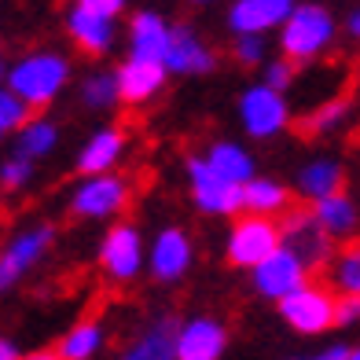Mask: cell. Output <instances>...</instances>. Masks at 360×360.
Listing matches in <instances>:
<instances>
[{"label": "cell", "mask_w": 360, "mask_h": 360, "mask_svg": "<svg viewBox=\"0 0 360 360\" xmlns=\"http://www.w3.org/2000/svg\"><path fill=\"white\" fill-rule=\"evenodd\" d=\"M8 85L22 96L30 107H48L70 81V63L59 52H26L8 67Z\"/></svg>", "instance_id": "6da1fadb"}, {"label": "cell", "mask_w": 360, "mask_h": 360, "mask_svg": "<svg viewBox=\"0 0 360 360\" xmlns=\"http://www.w3.org/2000/svg\"><path fill=\"white\" fill-rule=\"evenodd\" d=\"M335 15L320 4H294L280 22V52L294 63H309L335 41Z\"/></svg>", "instance_id": "7a4b0ae2"}, {"label": "cell", "mask_w": 360, "mask_h": 360, "mask_svg": "<svg viewBox=\"0 0 360 360\" xmlns=\"http://www.w3.org/2000/svg\"><path fill=\"white\" fill-rule=\"evenodd\" d=\"M280 247H283V224L269 214H250L247 210V217H239L228 232L224 257L232 269H254Z\"/></svg>", "instance_id": "3957f363"}, {"label": "cell", "mask_w": 360, "mask_h": 360, "mask_svg": "<svg viewBox=\"0 0 360 360\" xmlns=\"http://www.w3.org/2000/svg\"><path fill=\"white\" fill-rule=\"evenodd\" d=\"M188 188H191L195 206L210 217H239L247 210V202H243V184L217 173L206 162V155L188 158Z\"/></svg>", "instance_id": "277c9868"}, {"label": "cell", "mask_w": 360, "mask_h": 360, "mask_svg": "<svg viewBox=\"0 0 360 360\" xmlns=\"http://www.w3.org/2000/svg\"><path fill=\"white\" fill-rule=\"evenodd\" d=\"M239 122H243V133L247 136L272 140L290 125V107H287L280 89L257 81V85L243 89V96H239Z\"/></svg>", "instance_id": "5b68a950"}, {"label": "cell", "mask_w": 360, "mask_h": 360, "mask_svg": "<svg viewBox=\"0 0 360 360\" xmlns=\"http://www.w3.org/2000/svg\"><path fill=\"white\" fill-rule=\"evenodd\" d=\"M276 305H280V316L287 320V327L298 335H323L327 327H335V294L327 287L302 283Z\"/></svg>", "instance_id": "8992f818"}, {"label": "cell", "mask_w": 360, "mask_h": 360, "mask_svg": "<svg viewBox=\"0 0 360 360\" xmlns=\"http://www.w3.org/2000/svg\"><path fill=\"white\" fill-rule=\"evenodd\" d=\"M52 239H56L52 224H30L0 247V294L11 290L30 269L37 265V261L48 254V247H52Z\"/></svg>", "instance_id": "52a82bcc"}, {"label": "cell", "mask_w": 360, "mask_h": 360, "mask_svg": "<svg viewBox=\"0 0 360 360\" xmlns=\"http://www.w3.org/2000/svg\"><path fill=\"white\" fill-rule=\"evenodd\" d=\"M100 269L110 276L114 283H133L136 276L147 269L143 239L136 224H114L100 243Z\"/></svg>", "instance_id": "ba28073f"}, {"label": "cell", "mask_w": 360, "mask_h": 360, "mask_svg": "<svg viewBox=\"0 0 360 360\" xmlns=\"http://www.w3.org/2000/svg\"><path fill=\"white\" fill-rule=\"evenodd\" d=\"M125 202H129V184L122 176H110V173L85 176L70 195L74 217H85V221H103V217L122 214Z\"/></svg>", "instance_id": "9c48e42d"}, {"label": "cell", "mask_w": 360, "mask_h": 360, "mask_svg": "<svg viewBox=\"0 0 360 360\" xmlns=\"http://www.w3.org/2000/svg\"><path fill=\"white\" fill-rule=\"evenodd\" d=\"M250 276H254V290L261 294V298L280 302V298L298 290L302 283H309V265L290 247H280V250H272L265 261H261V265H254Z\"/></svg>", "instance_id": "30bf717a"}, {"label": "cell", "mask_w": 360, "mask_h": 360, "mask_svg": "<svg viewBox=\"0 0 360 360\" xmlns=\"http://www.w3.org/2000/svg\"><path fill=\"white\" fill-rule=\"evenodd\" d=\"M191 257H195V247H191V236L184 228H162L151 243V257H147V269L158 283H176L184 280L188 269H191Z\"/></svg>", "instance_id": "8fae6325"}, {"label": "cell", "mask_w": 360, "mask_h": 360, "mask_svg": "<svg viewBox=\"0 0 360 360\" xmlns=\"http://www.w3.org/2000/svg\"><path fill=\"white\" fill-rule=\"evenodd\" d=\"M228 331L217 316H191L176 327V360H221Z\"/></svg>", "instance_id": "7c38bea8"}, {"label": "cell", "mask_w": 360, "mask_h": 360, "mask_svg": "<svg viewBox=\"0 0 360 360\" xmlns=\"http://www.w3.org/2000/svg\"><path fill=\"white\" fill-rule=\"evenodd\" d=\"M283 247H290L309 269H316L331 257V236L323 232L313 210H298V214H287L283 221Z\"/></svg>", "instance_id": "4fadbf2b"}, {"label": "cell", "mask_w": 360, "mask_h": 360, "mask_svg": "<svg viewBox=\"0 0 360 360\" xmlns=\"http://www.w3.org/2000/svg\"><path fill=\"white\" fill-rule=\"evenodd\" d=\"M166 77L169 67L162 59H140V56H129L118 70V92H122V103H151L155 96L166 89Z\"/></svg>", "instance_id": "5bb4252c"}, {"label": "cell", "mask_w": 360, "mask_h": 360, "mask_svg": "<svg viewBox=\"0 0 360 360\" xmlns=\"http://www.w3.org/2000/svg\"><path fill=\"white\" fill-rule=\"evenodd\" d=\"M166 67H169V74H180V77H199L217 67V56H214V48L195 34V26L180 22V26H173Z\"/></svg>", "instance_id": "9a60e30c"}, {"label": "cell", "mask_w": 360, "mask_h": 360, "mask_svg": "<svg viewBox=\"0 0 360 360\" xmlns=\"http://www.w3.org/2000/svg\"><path fill=\"white\" fill-rule=\"evenodd\" d=\"M298 0H236L228 8V30L232 34H265L280 30V22L290 15Z\"/></svg>", "instance_id": "2e32d148"}, {"label": "cell", "mask_w": 360, "mask_h": 360, "mask_svg": "<svg viewBox=\"0 0 360 360\" xmlns=\"http://www.w3.org/2000/svg\"><path fill=\"white\" fill-rule=\"evenodd\" d=\"M67 34H70V41L81 48V52L107 56L114 48V19H110V15L92 11V8L74 4L67 11Z\"/></svg>", "instance_id": "e0dca14e"}, {"label": "cell", "mask_w": 360, "mask_h": 360, "mask_svg": "<svg viewBox=\"0 0 360 360\" xmlns=\"http://www.w3.org/2000/svg\"><path fill=\"white\" fill-rule=\"evenodd\" d=\"M169 37H173V26L162 19L158 11H136L133 19H129V56L166 63Z\"/></svg>", "instance_id": "ac0fdd59"}, {"label": "cell", "mask_w": 360, "mask_h": 360, "mask_svg": "<svg viewBox=\"0 0 360 360\" xmlns=\"http://www.w3.org/2000/svg\"><path fill=\"white\" fill-rule=\"evenodd\" d=\"M125 155V133L122 129H96V133L85 140V147H81L77 155V173L81 176H92V173H110L114 166H118V158Z\"/></svg>", "instance_id": "d6986e66"}, {"label": "cell", "mask_w": 360, "mask_h": 360, "mask_svg": "<svg viewBox=\"0 0 360 360\" xmlns=\"http://www.w3.org/2000/svg\"><path fill=\"white\" fill-rule=\"evenodd\" d=\"M176 320L158 316L155 323L143 327V335L129 346L122 356L125 360H176Z\"/></svg>", "instance_id": "ffe728a7"}, {"label": "cell", "mask_w": 360, "mask_h": 360, "mask_svg": "<svg viewBox=\"0 0 360 360\" xmlns=\"http://www.w3.org/2000/svg\"><path fill=\"white\" fill-rule=\"evenodd\" d=\"M294 188H298V195H305L309 202H316L323 195H335V191L346 188V173H342V166L335 158H313L298 169Z\"/></svg>", "instance_id": "44dd1931"}, {"label": "cell", "mask_w": 360, "mask_h": 360, "mask_svg": "<svg viewBox=\"0 0 360 360\" xmlns=\"http://www.w3.org/2000/svg\"><path fill=\"white\" fill-rule=\"evenodd\" d=\"M313 214L316 221L323 224V232L331 236V239H346L356 232V224H360V210L356 202L349 199L346 191H335V195H323V199L313 202Z\"/></svg>", "instance_id": "7402d4cb"}, {"label": "cell", "mask_w": 360, "mask_h": 360, "mask_svg": "<svg viewBox=\"0 0 360 360\" xmlns=\"http://www.w3.org/2000/svg\"><path fill=\"white\" fill-rule=\"evenodd\" d=\"M243 202H247L250 214H287V206H290V191L280 184V180H272V176H250L247 184H243Z\"/></svg>", "instance_id": "603a6c76"}, {"label": "cell", "mask_w": 360, "mask_h": 360, "mask_svg": "<svg viewBox=\"0 0 360 360\" xmlns=\"http://www.w3.org/2000/svg\"><path fill=\"white\" fill-rule=\"evenodd\" d=\"M206 162H210L217 173H224L228 180H239V184H247V180L257 173V169H254V155L247 151V147L232 143V140H217V143L206 151Z\"/></svg>", "instance_id": "cb8c5ba5"}, {"label": "cell", "mask_w": 360, "mask_h": 360, "mask_svg": "<svg viewBox=\"0 0 360 360\" xmlns=\"http://www.w3.org/2000/svg\"><path fill=\"white\" fill-rule=\"evenodd\" d=\"M56 143H59V129H56V122H44V118H30L19 133H15V151L34 158V162L52 155Z\"/></svg>", "instance_id": "d4e9b609"}, {"label": "cell", "mask_w": 360, "mask_h": 360, "mask_svg": "<svg viewBox=\"0 0 360 360\" xmlns=\"http://www.w3.org/2000/svg\"><path fill=\"white\" fill-rule=\"evenodd\" d=\"M103 349V327L96 320H81L74 323L59 342V356L63 360H89Z\"/></svg>", "instance_id": "484cf974"}, {"label": "cell", "mask_w": 360, "mask_h": 360, "mask_svg": "<svg viewBox=\"0 0 360 360\" xmlns=\"http://www.w3.org/2000/svg\"><path fill=\"white\" fill-rule=\"evenodd\" d=\"M122 100L118 92V70H92L81 81V103L92 110H107Z\"/></svg>", "instance_id": "4316f807"}, {"label": "cell", "mask_w": 360, "mask_h": 360, "mask_svg": "<svg viewBox=\"0 0 360 360\" xmlns=\"http://www.w3.org/2000/svg\"><path fill=\"white\" fill-rule=\"evenodd\" d=\"M349 118V100L346 96H335V100H327V103H320L309 118L302 122V129L309 136H327V133H335V129Z\"/></svg>", "instance_id": "83f0119b"}, {"label": "cell", "mask_w": 360, "mask_h": 360, "mask_svg": "<svg viewBox=\"0 0 360 360\" xmlns=\"http://www.w3.org/2000/svg\"><path fill=\"white\" fill-rule=\"evenodd\" d=\"M327 280H331V290H338V294H360V247L342 250L331 261Z\"/></svg>", "instance_id": "f1b7e54d"}, {"label": "cell", "mask_w": 360, "mask_h": 360, "mask_svg": "<svg viewBox=\"0 0 360 360\" xmlns=\"http://www.w3.org/2000/svg\"><path fill=\"white\" fill-rule=\"evenodd\" d=\"M30 110H34V107H30L11 85L0 89V136L19 133V129L30 122Z\"/></svg>", "instance_id": "f546056e"}, {"label": "cell", "mask_w": 360, "mask_h": 360, "mask_svg": "<svg viewBox=\"0 0 360 360\" xmlns=\"http://www.w3.org/2000/svg\"><path fill=\"white\" fill-rule=\"evenodd\" d=\"M30 176H34V158H26L19 151H11L4 162H0V188L4 191H19L30 184Z\"/></svg>", "instance_id": "4dcf8cb0"}, {"label": "cell", "mask_w": 360, "mask_h": 360, "mask_svg": "<svg viewBox=\"0 0 360 360\" xmlns=\"http://www.w3.org/2000/svg\"><path fill=\"white\" fill-rule=\"evenodd\" d=\"M232 56L243 63V67H257V63L265 59V34H236Z\"/></svg>", "instance_id": "1f68e13d"}, {"label": "cell", "mask_w": 360, "mask_h": 360, "mask_svg": "<svg viewBox=\"0 0 360 360\" xmlns=\"http://www.w3.org/2000/svg\"><path fill=\"white\" fill-rule=\"evenodd\" d=\"M261 81L265 85H272V89H290V81H294V59H269L265 63V70H261Z\"/></svg>", "instance_id": "d6a6232c"}, {"label": "cell", "mask_w": 360, "mask_h": 360, "mask_svg": "<svg viewBox=\"0 0 360 360\" xmlns=\"http://www.w3.org/2000/svg\"><path fill=\"white\" fill-rule=\"evenodd\" d=\"M360 323V294H338L335 298V327Z\"/></svg>", "instance_id": "836d02e7"}, {"label": "cell", "mask_w": 360, "mask_h": 360, "mask_svg": "<svg viewBox=\"0 0 360 360\" xmlns=\"http://www.w3.org/2000/svg\"><path fill=\"white\" fill-rule=\"evenodd\" d=\"M74 4H81V8H92V11H100V15H110V19H118V15L125 11L129 0H74Z\"/></svg>", "instance_id": "e575fe53"}, {"label": "cell", "mask_w": 360, "mask_h": 360, "mask_svg": "<svg viewBox=\"0 0 360 360\" xmlns=\"http://www.w3.org/2000/svg\"><path fill=\"white\" fill-rule=\"evenodd\" d=\"M0 360H19V346L11 338H0Z\"/></svg>", "instance_id": "d590c367"}, {"label": "cell", "mask_w": 360, "mask_h": 360, "mask_svg": "<svg viewBox=\"0 0 360 360\" xmlns=\"http://www.w3.org/2000/svg\"><path fill=\"white\" fill-rule=\"evenodd\" d=\"M320 356L323 360H346V356H353V349L349 346H331V349H323Z\"/></svg>", "instance_id": "8d00e7d4"}, {"label": "cell", "mask_w": 360, "mask_h": 360, "mask_svg": "<svg viewBox=\"0 0 360 360\" xmlns=\"http://www.w3.org/2000/svg\"><path fill=\"white\" fill-rule=\"evenodd\" d=\"M349 34H353V37H360V11H353V15H349Z\"/></svg>", "instance_id": "74e56055"}, {"label": "cell", "mask_w": 360, "mask_h": 360, "mask_svg": "<svg viewBox=\"0 0 360 360\" xmlns=\"http://www.w3.org/2000/svg\"><path fill=\"white\" fill-rule=\"evenodd\" d=\"M191 4H214V0H191Z\"/></svg>", "instance_id": "f35d334b"}, {"label": "cell", "mask_w": 360, "mask_h": 360, "mask_svg": "<svg viewBox=\"0 0 360 360\" xmlns=\"http://www.w3.org/2000/svg\"><path fill=\"white\" fill-rule=\"evenodd\" d=\"M353 356H356V360H360V349H353Z\"/></svg>", "instance_id": "ab89813d"}, {"label": "cell", "mask_w": 360, "mask_h": 360, "mask_svg": "<svg viewBox=\"0 0 360 360\" xmlns=\"http://www.w3.org/2000/svg\"><path fill=\"white\" fill-rule=\"evenodd\" d=\"M0 81H4V67H0Z\"/></svg>", "instance_id": "60d3db41"}]
</instances>
